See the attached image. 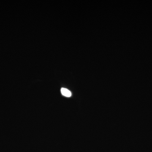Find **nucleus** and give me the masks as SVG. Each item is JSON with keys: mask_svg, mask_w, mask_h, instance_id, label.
<instances>
[{"mask_svg": "<svg viewBox=\"0 0 152 152\" xmlns=\"http://www.w3.org/2000/svg\"><path fill=\"white\" fill-rule=\"evenodd\" d=\"M61 92L63 96L67 97H70L72 96V93L70 91H69L67 89L65 88H62L61 89Z\"/></svg>", "mask_w": 152, "mask_h": 152, "instance_id": "1", "label": "nucleus"}]
</instances>
